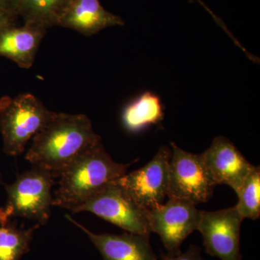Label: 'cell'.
<instances>
[{"instance_id":"ba28073f","label":"cell","mask_w":260,"mask_h":260,"mask_svg":"<svg viewBox=\"0 0 260 260\" xmlns=\"http://www.w3.org/2000/svg\"><path fill=\"white\" fill-rule=\"evenodd\" d=\"M171 157V148L160 147L146 165L116 181L138 204L146 210L153 209L167 198Z\"/></svg>"},{"instance_id":"7c38bea8","label":"cell","mask_w":260,"mask_h":260,"mask_svg":"<svg viewBox=\"0 0 260 260\" xmlns=\"http://www.w3.org/2000/svg\"><path fill=\"white\" fill-rule=\"evenodd\" d=\"M124 24L120 17L104 9L99 0H70L56 25L91 37L109 27Z\"/></svg>"},{"instance_id":"277c9868","label":"cell","mask_w":260,"mask_h":260,"mask_svg":"<svg viewBox=\"0 0 260 260\" xmlns=\"http://www.w3.org/2000/svg\"><path fill=\"white\" fill-rule=\"evenodd\" d=\"M54 114L31 93L0 98L3 152L10 156L21 155L29 140L49 122Z\"/></svg>"},{"instance_id":"8992f818","label":"cell","mask_w":260,"mask_h":260,"mask_svg":"<svg viewBox=\"0 0 260 260\" xmlns=\"http://www.w3.org/2000/svg\"><path fill=\"white\" fill-rule=\"evenodd\" d=\"M172 157L169 164L167 198L205 203L213 196L216 184L205 167L201 154L186 152L176 143H171Z\"/></svg>"},{"instance_id":"44dd1931","label":"cell","mask_w":260,"mask_h":260,"mask_svg":"<svg viewBox=\"0 0 260 260\" xmlns=\"http://www.w3.org/2000/svg\"><path fill=\"white\" fill-rule=\"evenodd\" d=\"M194 1L198 2V3H199L202 6H203V8H204L207 11H208V13H209L210 14L212 15V17H213L214 20H215V21L216 22V23H218V25H220V27H221V28H223V30H225V31L226 32L227 34H229V35L230 36L231 38H232V39H234V37H233L232 34H231L230 32H229V30H228L226 27H225V25H224L223 21H221V20H220V19H219L218 17L216 16V15L214 14L213 12H212L211 10H210L209 8H208V7L206 6V5H205V3H203V2H202L201 0H190V2Z\"/></svg>"},{"instance_id":"ffe728a7","label":"cell","mask_w":260,"mask_h":260,"mask_svg":"<svg viewBox=\"0 0 260 260\" xmlns=\"http://www.w3.org/2000/svg\"><path fill=\"white\" fill-rule=\"evenodd\" d=\"M15 18L16 17L14 15L0 10V34L7 28L15 25Z\"/></svg>"},{"instance_id":"5bb4252c","label":"cell","mask_w":260,"mask_h":260,"mask_svg":"<svg viewBox=\"0 0 260 260\" xmlns=\"http://www.w3.org/2000/svg\"><path fill=\"white\" fill-rule=\"evenodd\" d=\"M164 117V105L160 97L153 92L145 91L124 107L121 122L128 132L137 133L158 124Z\"/></svg>"},{"instance_id":"8fae6325","label":"cell","mask_w":260,"mask_h":260,"mask_svg":"<svg viewBox=\"0 0 260 260\" xmlns=\"http://www.w3.org/2000/svg\"><path fill=\"white\" fill-rule=\"evenodd\" d=\"M66 218L86 234L104 260H160L150 244V236L128 232L95 234L70 215Z\"/></svg>"},{"instance_id":"6da1fadb","label":"cell","mask_w":260,"mask_h":260,"mask_svg":"<svg viewBox=\"0 0 260 260\" xmlns=\"http://www.w3.org/2000/svg\"><path fill=\"white\" fill-rule=\"evenodd\" d=\"M101 140L85 114L54 112L32 138L25 160L58 177L79 154Z\"/></svg>"},{"instance_id":"9a60e30c","label":"cell","mask_w":260,"mask_h":260,"mask_svg":"<svg viewBox=\"0 0 260 260\" xmlns=\"http://www.w3.org/2000/svg\"><path fill=\"white\" fill-rule=\"evenodd\" d=\"M70 0H21L18 16L24 24H31L45 29L57 25Z\"/></svg>"},{"instance_id":"ac0fdd59","label":"cell","mask_w":260,"mask_h":260,"mask_svg":"<svg viewBox=\"0 0 260 260\" xmlns=\"http://www.w3.org/2000/svg\"><path fill=\"white\" fill-rule=\"evenodd\" d=\"M160 260H205L199 246L191 244L184 252L177 254H165Z\"/></svg>"},{"instance_id":"d6986e66","label":"cell","mask_w":260,"mask_h":260,"mask_svg":"<svg viewBox=\"0 0 260 260\" xmlns=\"http://www.w3.org/2000/svg\"><path fill=\"white\" fill-rule=\"evenodd\" d=\"M20 2L21 0H0V10L17 17Z\"/></svg>"},{"instance_id":"e0dca14e","label":"cell","mask_w":260,"mask_h":260,"mask_svg":"<svg viewBox=\"0 0 260 260\" xmlns=\"http://www.w3.org/2000/svg\"><path fill=\"white\" fill-rule=\"evenodd\" d=\"M239 201L235 208L243 219L255 220L260 216V169L253 168L237 193Z\"/></svg>"},{"instance_id":"4fadbf2b","label":"cell","mask_w":260,"mask_h":260,"mask_svg":"<svg viewBox=\"0 0 260 260\" xmlns=\"http://www.w3.org/2000/svg\"><path fill=\"white\" fill-rule=\"evenodd\" d=\"M47 29L31 24L7 28L0 34V56L14 61L23 69L31 68Z\"/></svg>"},{"instance_id":"2e32d148","label":"cell","mask_w":260,"mask_h":260,"mask_svg":"<svg viewBox=\"0 0 260 260\" xmlns=\"http://www.w3.org/2000/svg\"><path fill=\"white\" fill-rule=\"evenodd\" d=\"M37 223L29 229H19L11 220L0 224V260H20L30 251Z\"/></svg>"},{"instance_id":"3957f363","label":"cell","mask_w":260,"mask_h":260,"mask_svg":"<svg viewBox=\"0 0 260 260\" xmlns=\"http://www.w3.org/2000/svg\"><path fill=\"white\" fill-rule=\"evenodd\" d=\"M54 178L49 171L32 167L17 175L14 182L5 184L7 201L5 206L0 208V224L20 217L45 225L50 218L53 206L51 189Z\"/></svg>"},{"instance_id":"5b68a950","label":"cell","mask_w":260,"mask_h":260,"mask_svg":"<svg viewBox=\"0 0 260 260\" xmlns=\"http://www.w3.org/2000/svg\"><path fill=\"white\" fill-rule=\"evenodd\" d=\"M116 180L104 186L72 213L90 212L126 232L150 236L149 210L138 204Z\"/></svg>"},{"instance_id":"9c48e42d","label":"cell","mask_w":260,"mask_h":260,"mask_svg":"<svg viewBox=\"0 0 260 260\" xmlns=\"http://www.w3.org/2000/svg\"><path fill=\"white\" fill-rule=\"evenodd\" d=\"M244 219L235 207L217 210H201L198 229L209 255L220 260H242L241 227Z\"/></svg>"},{"instance_id":"52a82bcc","label":"cell","mask_w":260,"mask_h":260,"mask_svg":"<svg viewBox=\"0 0 260 260\" xmlns=\"http://www.w3.org/2000/svg\"><path fill=\"white\" fill-rule=\"evenodd\" d=\"M201 210L186 200L169 199L149 210L150 232L158 234L169 254L181 252V246L198 229Z\"/></svg>"},{"instance_id":"7402d4cb","label":"cell","mask_w":260,"mask_h":260,"mask_svg":"<svg viewBox=\"0 0 260 260\" xmlns=\"http://www.w3.org/2000/svg\"><path fill=\"white\" fill-rule=\"evenodd\" d=\"M3 184V177H2L1 173H0V186Z\"/></svg>"},{"instance_id":"7a4b0ae2","label":"cell","mask_w":260,"mask_h":260,"mask_svg":"<svg viewBox=\"0 0 260 260\" xmlns=\"http://www.w3.org/2000/svg\"><path fill=\"white\" fill-rule=\"evenodd\" d=\"M131 164L114 161L99 140L60 173L53 206L73 211L107 184L123 177Z\"/></svg>"},{"instance_id":"30bf717a","label":"cell","mask_w":260,"mask_h":260,"mask_svg":"<svg viewBox=\"0 0 260 260\" xmlns=\"http://www.w3.org/2000/svg\"><path fill=\"white\" fill-rule=\"evenodd\" d=\"M201 156L216 186L225 184L236 193L254 167L232 142L222 136L215 138Z\"/></svg>"}]
</instances>
